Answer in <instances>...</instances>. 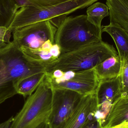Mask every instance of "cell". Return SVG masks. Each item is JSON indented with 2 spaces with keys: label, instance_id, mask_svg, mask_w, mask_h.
Returning a JSON list of instances; mask_svg holds the SVG:
<instances>
[{
  "label": "cell",
  "instance_id": "6da1fadb",
  "mask_svg": "<svg viewBox=\"0 0 128 128\" xmlns=\"http://www.w3.org/2000/svg\"><path fill=\"white\" fill-rule=\"evenodd\" d=\"M57 28L49 21L33 23L14 31L12 41L29 58L47 66L58 59L54 48Z\"/></svg>",
  "mask_w": 128,
  "mask_h": 128
},
{
  "label": "cell",
  "instance_id": "7a4b0ae2",
  "mask_svg": "<svg viewBox=\"0 0 128 128\" xmlns=\"http://www.w3.org/2000/svg\"><path fill=\"white\" fill-rule=\"evenodd\" d=\"M46 69V66L29 58L13 41L0 49V104L17 94L18 81Z\"/></svg>",
  "mask_w": 128,
  "mask_h": 128
},
{
  "label": "cell",
  "instance_id": "3957f363",
  "mask_svg": "<svg viewBox=\"0 0 128 128\" xmlns=\"http://www.w3.org/2000/svg\"><path fill=\"white\" fill-rule=\"evenodd\" d=\"M102 33V28L90 22L86 15L67 16L57 28L55 41L66 53L101 41Z\"/></svg>",
  "mask_w": 128,
  "mask_h": 128
},
{
  "label": "cell",
  "instance_id": "277c9868",
  "mask_svg": "<svg viewBox=\"0 0 128 128\" xmlns=\"http://www.w3.org/2000/svg\"><path fill=\"white\" fill-rule=\"evenodd\" d=\"M98 0H71L54 6L44 7H22L18 10L8 28L16 29L33 23L49 21L58 28L68 15L88 7Z\"/></svg>",
  "mask_w": 128,
  "mask_h": 128
},
{
  "label": "cell",
  "instance_id": "5b68a950",
  "mask_svg": "<svg viewBox=\"0 0 128 128\" xmlns=\"http://www.w3.org/2000/svg\"><path fill=\"white\" fill-rule=\"evenodd\" d=\"M118 55L113 46L101 40L62 53L56 61L46 66V72L58 69L64 72L90 70L107 58Z\"/></svg>",
  "mask_w": 128,
  "mask_h": 128
},
{
  "label": "cell",
  "instance_id": "8992f818",
  "mask_svg": "<svg viewBox=\"0 0 128 128\" xmlns=\"http://www.w3.org/2000/svg\"><path fill=\"white\" fill-rule=\"evenodd\" d=\"M52 87L45 77L35 92L28 96L10 128H34L47 120L52 108Z\"/></svg>",
  "mask_w": 128,
  "mask_h": 128
},
{
  "label": "cell",
  "instance_id": "52a82bcc",
  "mask_svg": "<svg viewBox=\"0 0 128 128\" xmlns=\"http://www.w3.org/2000/svg\"><path fill=\"white\" fill-rule=\"evenodd\" d=\"M53 88L68 90L83 96L96 92L100 80L94 69L81 71L55 70L46 72Z\"/></svg>",
  "mask_w": 128,
  "mask_h": 128
},
{
  "label": "cell",
  "instance_id": "ba28073f",
  "mask_svg": "<svg viewBox=\"0 0 128 128\" xmlns=\"http://www.w3.org/2000/svg\"><path fill=\"white\" fill-rule=\"evenodd\" d=\"M52 89V108L47 122L50 128H64L84 96L68 90Z\"/></svg>",
  "mask_w": 128,
  "mask_h": 128
},
{
  "label": "cell",
  "instance_id": "9c48e42d",
  "mask_svg": "<svg viewBox=\"0 0 128 128\" xmlns=\"http://www.w3.org/2000/svg\"><path fill=\"white\" fill-rule=\"evenodd\" d=\"M98 111L96 117L103 124L112 105L122 96V86L120 75L116 77L100 80L96 91Z\"/></svg>",
  "mask_w": 128,
  "mask_h": 128
},
{
  "label": "cell",
  "instance_id": "30bf717a",
  "mask_svg": "<svg viewBox=\"0 0 128 128\" xmlns=\"http://www.w3.org/2000/svg\"><path fill=\"white\" fill-rule=\"evenodd\" d=\"M97 111L98 103L96 92L84 96L64 128H82L91 115L97 114Z\"/></svg>",
  "mask_w": 128,
  "mask_h": 128
},
{
  "label": "cell",
  "instance_id": "8fae6325",
  "mask_svg": "<svg viewBox=\"0 0 128 128\" xmlns=\"http://www.w3.org/2000/svg\"><path fill=\"white\" fill-rule=\"evenodd\" d=\"M102 32L108 33L113 40L122 64L128 58V32L117 24L111 22L108 25L102 26Z\"/></svg>",
  "mask_w": 128,
  "mask_h": 128
},
{
  "label": "cell",
  "instance_id": "7c38bea8",
  "mask_svg": "<svg viewBox=\"0 0 128 128\" xmlns=\"http://www.w3.org/2000/svg\"><path fill=\"white\" fill-rule=\"evenodd\" d=\"M128 121V96H122L112 105L102 127L103 128H112Z\"/></svg>",
  "mask_w": 128,
  "mask_h": 128
},
{
  "label": "cell",
  "instance_id": "4fadbf2b",
  "mask_svg": "<svg viewBox=\"0 0 128 128\" xmlns=\"http://www.w3.org/2000/svg\"><path fill=\"white\" fill-rule=\"evenodd\" d=\"M110 22L119 25L128 33V0H106Z\"/></svg>",
  "mask_w": 128,
  "mask_h": 128
},
{
  "label": "cell",
  "instance_id": "5bb4252c",
  "mask_svg": "<svg viewBox=\"0 0 128 128\" xmlns=\"http://www.w3.org/2000/svg\"><path fill=\"white\" fill-rule=\"evenodd\" d=\"M122 64L118 55L112 56L94 68L100 81L116 77L122 72Z\"/></svg>",
  "mask_w": 128,
  "mask_h": 128
},
{
  "label": "cell",
  "instance_id": "9a60e30c",
  "mask_svg": "<svg viewBox=\"0 0 128 128\" xmlns=\"http://www.w3.org/2000/svg\"><path fill=\"white\" fill-rule=\"evenodd\" d=\"M46 76V72H40L20 80L15 86L17 94L24 98L30 96L35 92Z\"/></svg>",
  "mask_w": 128,
  "mask_h": 128
},
{
  "label": "cell",
  "instance_id": "2e32d148",
  "mask_svg": "<svg viewBox=\"0 0 128 128\" xmlns=\"http://www.w3.org/2000/svg\"><path fill=\"white\" fill-rule=\"evenodd\" d=\"M87 19L97 27L102 28L101 23L104 17L109 16V10L106 4L101 2L93 3L86 10Z\"/></svg>",
  "mask_w": 128,
  "mask_h": 128
},
{
  "label": "cell",
  "instance_id": "e0dca14e",
  "mask_svg": "<svg viewBox=\"0 0 128 128\" xmlns=\"http://www.w3.org/2000/svg\"><path fill=\"white\" fill-rule=\"evenodd\" d=\"M19 7L14 0H0V26H10Z\"/></svg>",
  "mask_w": 128,
  "mask_h": 128
},
{
  "label": "cell",
  "instance_id": "ac0fdd59",
  "mask_svg": "<svg viewBox=\"0 0 128 128\" xmlns=\"http://www.w3.org/2000/svg\"><path fill=\"white\" fill-rule=\"evenodd\" d=\"M122 86V96H128V58L122 64L120 74Z\"/></svg>",
  "mask_w": 128,
  "mask_h": 128
},
{
  "label": "cell",
  "instance_id": "d6986e66",
  "mask_svg": "<svg viewBox=\"0 0 128 128\" xmlns=\"http://www.w3.org/2000/svg\"><path fill=\"white\" fill-rule=\"evenodd\" d=\"M36 7H44L54 6L71 0H28Z\"/></svg>",
  "mask_w": 128,
  "mask_h": 128
},
{
  "label": "cell",
  "instance_id": "ffe728a7",
  "mask_svg": "<svg viewBox=\"0 0 128 128\" xmlns=\"http://www.w3.org/2000/svg\"><path fill=\"white\" fill-rule=\"evenodd\" d=\"M96 114H92L81 128H103L102 121L96 116Z\"/></svg>",
  "mask_w": 128,
  "mask_h": 128
},
{
  "label": "cell",
  "instance_id": "44dd1931",
  "mask_svg": "<svg viewBox=\"0 0 128 128\" xmlns=\"http://www.w3.org/2000/svg\"><path fill=\"white\" fill-rule=\"evenodd\" d=\"M12 33L8 28L0 26V40L7 44L10 42Z\"/></svg>",
  "mask_w": 128,
  "mask_h": 128
},
{
  "label": "cell",
  "instance_id": "7402d4cb",
  "mask_svg": "<svg viewBox=\"0 0 128 128\" xmlns=\"http://www.w3.org/2000/svg\"><path fill=\"white\" fill-rule=\"evenodd\" d=\"M14 117H10L6 121L0 124V128H10Z\"/></svg>",
  "mask_w": 128,
  "mask_h": 128
},
{
  "label": "cell",
  "instance_id": "603a6c76",
  "mask_svg": "<svg viewBox=\"0 0 128 128\" xmlns=\"http://www.w3.org/2000/svg\"><path fill=\"white\" fill-rule=\"evenodd\" d=\"M112 128H128V121H125Z\"/></svg>",
  "mask_w": 128,
  "mask_h": 128
},
{
  "label": "cell",
  "instance_id": "cb8c5ba5",
  "mask_svg": "<svg viewBox=\"0 0 128 128\" xmlns=\"http://www.w3.org/2000/svg\"><path fill=\"white\" fill-rule=\"evenodd\" d=\"M49 125L47 122V120L41 122L39 125L34 128H48Z\"/></svg>",
  "mask_w": 128,
  "mask_h": 128
},
{
  "label": "cell",
  "instance_id": "d4e9b609",
  "mask_svg": "<svg viewBox=\"0 0 128 128\" xmlns=\"http://www.w3.org/2000/svg\"><path fill=\"white\" fill-rule=\"evenodd\" d=\"M7 44L5 42H3V41H0V49L1 48H3L4 46H6L7 45Z\"/></svg>",
  "mask_w": 128,
  "mask_h": 128
},
{
  "label": "cell",
  "instance_id": "484cf974",
  "mask_svg": "<svg viewBox=\"0 0 128 128\" xmlns=\"http://www.w3.org/2000/svg\"><path fill=\"white\" fill-rule=\"evenodd\" d=\"M48 128H50L49 126Z\"/></svg>",
  "mask_w": 128,
  "mask_h": 128
}]
</instances>
